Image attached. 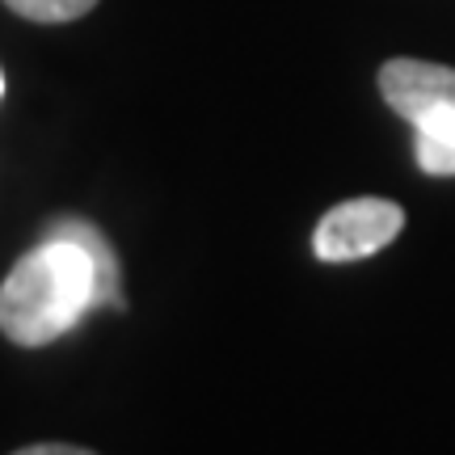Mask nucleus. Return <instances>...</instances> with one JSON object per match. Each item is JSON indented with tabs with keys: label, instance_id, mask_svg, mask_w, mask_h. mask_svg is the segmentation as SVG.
<instances>
[{
	"label": "nucleus",
	"instance_id": "1",
	"mask_svg": "<svg viewBox=\"0 0 455 455\" xmlns=\"http://www.w3.org/2000/svg\"><path fill=\"white\" fill-rule=\"evenodd\" d=\"M98 304L123 308L118 261L89 220H60L0 283V333L13 346H51Z\"/></svg>",
	"mask_w": 455,
	"mask_h": 455
},
{
	"label": "nucleus",
	"instance_id": "2",
	"mask_svg": "<svg viewBox=\"0 0 455 455\" xmlns=\"http://www.w3.org/2000/svg\"><path fill=\"white\" fill-rule=\"evenodd\" d=\"M379 93L418 131V140L455 144V68L426 60H388L379 68Z\"/></svg>",
	"mask_w": 455,
	"mask_h": 455
},
{
	"label": "nucleus",
	"instance_id": "3",
	"mask_svg": "<svg viewBox=\"0 0 455 455\" xmlns=\"http://www.w3.org/2000/svg\"><path fill=\"white\" fill-rule=\"evenodd\" d=\"M405 228V212L388 198H350L316 224L312 249L321 261H358L392 244Z\"/></svg>",
	"mask_w": 455,
	"mask_h": 455
},
{
	"label": "nucleus",
	"instance_id": "4",
	"mask_svg": "<svg viewBox=\"0 0 455 455\" xmlns=\"http://www.w3.org/2000/svg\"><path fill=\"white\" fill-rule=\"evenodd\" d=\"M17 17L26 21H38V26H64V21H76L84 17L98 0H4Z\"/></svg>",
	"mask_w": 455,
	"mask_h": 455
},
{
	"label": "nucleus",
	"instance_id": "5",
	"mask_svg": "<svg viewBox=\"0 0 455 455\" xmlns=\"http://www.w3.org/2000/svg\"><path fill=\"white\" fill-rule=\"evenodd\" d=\"M418 164L435 178H455V144H435V140H418Z\"/></svg>",
	"mask_w": 455,
	"mask_h": 455
},
{
	"label": "nucleus",
	"instance_id": "6",
	"mask_svg": "<svg viewBox=\"0 0 455 455\" xmlns=\"http://www.w3.org/2000/svg\"><path fill=\"white\" fill-rule=\"evenodd\" d=\"M13 455H98V451H84V447H68V443H34V447H21Z\"/></svg>",
	"mask_w": 455,
	"mask_h": 455
},
{
	"label": "nucleus",
	"instance_id": "7",
	"mask_svg": "<svg viewBox=\"0 0 455 455\" xmlns=\"http://www.w3.org/2000/svg\"><path fill=\"white\" fill-rule=\"evenodd\" d=\"M0 93H4V76H0Z\"/></svg>",
	"mask_w": 455,
	"mask_h": 455
}]
</instances>
